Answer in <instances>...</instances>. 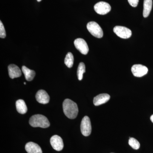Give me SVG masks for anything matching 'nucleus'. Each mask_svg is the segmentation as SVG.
<instances>
[{
    "label": "nucleus",
    "mask_w": 153,
    "mask_h": 153,
    "mask_svg": "<svg viewBox=\"0 0 153 153\" xmlns=\"http://www.w3.org/2000/svg\"><path fill=\"white\" fill-rule=\"evenodd\" d=\"M110 98V96L107 94H101L96 96L93 100L94 104L95 106H98L106 103Z\"/></svg>",
    "instance_id": "obj_11"
},
{
    "label": "nucleus",
    "mask_w": 153,
    "mask_h": 153,
    "mask_svg": "<svg viewBox=\"0 0 153 153\" xmlns=\"http://www.w3.org/2000/svg\"><path fill=\"white\" fill-rule=\"evenodd\" d=\"M25 149L28 153H42L40 146L33 142L27 143L25 146Z\"/></svg>",
    "instance_id": "obj_13"
},
{
    "label": "nucleus",
    "mask_w": 153,
    "mask_h": 153,
    "mask_svg": "<svg viewBox=\"0 0 153 153\" xmlns=\"http://www.w3.org/2000/svg\"><path fill=\"white\" fill-rule=\"evenodd\" d=\"M113 31L117 36L123 39L130 38L132 35L131 30L122 26H116L114 28Z\"/></svg>",
    "instance_id": "obj_5"
},
{
    "label": "nucleus",
    "mask_w": 153,
    "mask_h": 153,
    "mask_svg": "<svg viewBox=\"0 0 153 153\" xmlns=\"http://www.w3.org/2000/svg\"><path fill=\"white\" fill-rule=\"evenodd\" d=\"M87 30L92 36L96 38H102L103 35V31L101 27L96 22H91L87 25Z\"/></svg>",
    "instance_id": "obj_3"
},
{
    "label": "nucleus",
    "mask_w": 153,
    "mask_h": 153,
    "mask_svg": "<svg viewBox=\"0 0 153 153\" xmlns=\"http://www.w3.org/2000/svg\"><path fill=\"white\" fill-rule=\"evenodd\" d=\"M74 45L77 50L83 55H86L89 51L86 41L82 38H77L74 41Z\"/></svg>",
    "instance_id": "obj_8"
},
{
    "label": "nucleus",
    "mask_w": 153,
    "mask_h": 153,
    "mask_svg": "<svg viewBox=\"0 0 153 153\" xmlns=\"http://www.w3.org/2000/svg\"><path fill=\"white\" fill-rule=\"evenodd\" d=\"M152 7V0H144L143 16L144 18L149 16Z\"/></svg>",
    "instance_id": "obj_14"
},
{
    "label": "nucleus",
    "mask_w": 153,
    "mask_h": 153,
    "mask_svg": "<svg viewBox=\"0 0 153 153\" xmlns=\"http://www.w3.org/2000/svg\"><path fill=\"white\" fill-rule=\"evenodd\" d=\"M63 108L64 114L68 118L74 119L77 117L78 113V107L74 101L69 99H66L63 101Z\"/></svg>",
    "instance_id": "obj_1"
},
{
    "label": "nucleus",
    "mask_w": 153,
    "mask_h": 153,
    "mask_svg": "<svg viewBox=\"0 0 153 153\" xmlns=\"http://www.w3.org/2000/svg\"><path fill=\"white\" fill-rule=\"evenodd\" d=\"M50 143L52 147L57 151H60L63 149L64 145L63 140L59 136L55 135L50 139Z\"/></svg>",
    "instance_id": "obj_9"
},
{
    "label": "nucleus",
    "mask_w": 153,
    "mask_h": 153,
    "mask_svg": "<svg viewBox=\"0 0 153 153\" xmlns=\"http://www.w3.org/2000/svg\"><path fill=\"white\" fill-rule=\"evenodd\" d=\"M139 1V0H128L130 5L134 7H135L138 5Z\"/></svg>",
    "instance_id": "obj_21"
},
{
    "label": "nucleus",
    "mask_w": 153,
    "mask_h": 153,
    "mask_svg": "<svg viewBox=\"0 0 153 153\" xmlns=\"http://www.w3.org/2000/svg\"><path fill=\"white\" fill-rule=\"evenodd\" d=\"M22 70L25 74V78L27 81L33 80L36 75V72L34 70H31L25 66H22Z\"/></svg>",
    "instance_id": "obj_15"
},
{
    "label": "nucleus",
    "mask_w": 153,
    "mask_h": 153,
    "mask_svg": "<svg viewBox=\"0 0 153 153\" xmlns=\"http://www.w3.org/2000/svg\"><path fill=\"white\" fill-rule=\"evenodd\" d=\"M85 71V64L82 62L79 63L77 68V75L79 80H82L83 78V74Z\"/></svg>",
    "instance_id": "obj_18"
},
{
    "label": "nucleus",
    "mask_w": 153,
    "mask_h": 153,
    "mask_svg": "<svg viewBox=\"0 0 153 153\" xmlns=\"http://www.w3.org/2000/svg\"><path fill=\"white\" fill-rule=\"evenodd\" d=\"M132 73L135 76L142 77L147 74V67L141 64H135L131 67Z\"/></svg>",
    "instance_id": "obj_7"
},
{
    "label": "nucleus",
    "mask_w": 153,
    "mask_h": 153,
    "mask_svg": "<svg viewBox=\"0 0 153 153\" xmlns=\"http://www.w3.org/2000/svg\"><path fill=\"white\" fill-rule=\"evenodd\" d=\"M16 107L18 112L21 114H25L27 111V108L25 101L23 100H19L16 102Z\"/></svg>",
    "instance_id": "obj_16"
},
{
    "label": "nucleus",
    "mask_w": 153,
    "mask_h": 153,
    "mask_svg": "<svg viewBox=\"0 0 153 153\" xmlns=\"http://www.w3.org/2000/svg\"><path fill=\"white\" fill-rule=\"evenodd\" d=\"M29 123L33 127L47 128L50 126V123L46 117L41 114L34 115L31 117Z\"/></svg>",
    "instance_id": "obj_2"
},
{
    "label": "nucleus",
    "mask_w": 153,
    "mask_h": 153,
    "mask_svg": "<svg viewBox=\"0 0 153 153\" xmlns=\"http://www.w3.org/2000/svg\"><path fill=\"white\" fill-rule=\"evenodd\" d=\"M36 97L37 101L41 104H47L49 103L50 100L48 93L44 90L38 91L36 94Z\"/></svg>",
    "instance_id": "obj_10"
},
{
    "label": "nucleus",
    "mask_w": 153,
    "mask_h": 153,
    "mask_svg": "<svg viewBox=\"0 0 153 153\" xmlns=\"http://www.w3.org/2000/svg\"><path fill=\"white\" fill-rule=\"evenodd\" d=\"M37 1H38V2H40L41 1V0H37Z\"/></svg>",
    "instance_id": "obj_23"
},
{
    "label": "nucleus",
    "mask_w": 153,
    "mask_h": 153,
    "mask_svg": "<svg viewBox=\"0 0 153 153\" xmlns=\"http://www.w3.org/2000/svg\"><path fill=\"white\" fill-rule=\"evenodd\" d=\"M128 144L134 149L138 150L140 147V143L138 141L133 137H130Z\"/></svg>",
    "instance_id": "obj_19"
},
{
    "label": "nucleus",
    "mask_w": 153,
    "mask_h": 153,
    "mask_svg": "<svg viewBox=\"0 0 153 153\" xmlns=\"http://www.w3.org/2000/svg\"><path fill=\"white\" fill-rule=\"evenodd\" d=\"M6 36V31L1 21L0 22V37L1 38H4Z\"/></svg>",
    "instance_id": "obj_20"
},
{
    "label": "nucleus",
    "mask_w": 153,
    "mask_h": 153,
    "mask_svg": "<svg viewBox=\"0 0 153 153\" xmlns=\"http://www.w3.org/2000/svg\"><path fill=\"white\" fill-rule=\"evenodd\" d=\"M24 84H26V82H24Z\"/></svg>",
    "instance_id": "obj_24"
},
{
    "label": "nucleus",
    "mask_w": 153,
    "mask_h": 153,
    "mask_svg": "<svg viewBox=\"0 0 153 153\" xmlns=\"http://www.w3.org/2000/svg\"><path fill=\"white\" fill-rule=\"evenodd\" d=\"M8 69L9 76L11 79L20 77L22 75V71L21 69L15 64H10L9 65Z\"/></svg>",
    "instance_id": "obj_12"
},
{
    "label": "nucleus",
    "mask_w": 153,
    "mask_h": 153,
    "mask_svg": "<svg viewBox=\"0 0 153 153\" xmlns=\"http://www.w3.org/2000/svg\"><path fill=\"white\" fill-rule=\"evenodd\" d=\"M150 120H151V121L153 123V114L152 115V116H151V117H150Z\"/></svg>",
    "instance_id": "obj_22"
},
{
    "label": "nucleus",
    "mask_w": 153,
    "mask_h": 153,
    "mask_svg": "<svg viewBox=\"0 0 153 153\" xmlns=\"http://www.w3.org/2000/svg\"><path fill=\"white\" fill-rule=\"evenodd\" d=\"M94 9L97 14L104 15L109 13L111 10V7L108 3L101 1L96 4Z\"/></svg>",
    "instance_id": "obj_6"
},
{
    "label": "nucleus",
    "mask_w": 153,
    "mask_h": 153,
    "mask_svg": "<svg viewBox=\"0 0 153 153\" xmlns=\"http://www.w3.org/2000/svg\"><path fill=\"white\" fill-rule=\"evenodd\" d=\"M80 130L82 134L84 136H88L91 134V123L90 119L87 116L82 118L80 125Z\"/></svg>",
    "instance_id": "obj_4"
},
{
    "label": "nucleus",
    "mask_w": 153,
    "mask_h": 153,
    "mask_svg": "<svg viewBox=\"0 0 153 153\" xmlns=\"http://www.w3.org/2000/svg\"><path fill=\"white\" fill-rule=\"evenodd\" d=\"M74 56L71 52H68L66 55L64 63L68 68H71L74 64Z\"/></svg>",
    "instance_id": "obj_17"
}]
</instances>
